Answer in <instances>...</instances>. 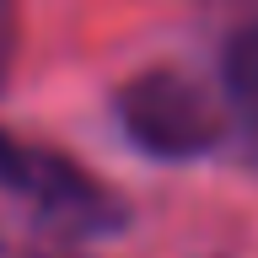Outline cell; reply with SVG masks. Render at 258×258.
Returning a JSON list of instances; mask_svg holds the SVG:
<instances>
[{"mask_svg": "<svg viewBox=\"0 0 258 258\" xmlns=\"http://www.w3.org/2000/svg\"><path fill=\"white\" fill-rule=\"evenodd\" d=\"M6 64H11V6L0 0V76H6Z\"/></svg>", "mask_w": 258, "mask_h": 258, "instance_id": "277c9868", "label": "cell"}, {"mask_svg": "<svg viewBox=\"0 0 258 258\" xmlns=\"http://www.w3.org/2000/svg\"><path fill=\"white\" fill-rule=\"evenodd\" d=\"M118 124L140 151L161 161L205 156L221 140V124L199 92L183 76H135L118 97Z\"/></svg>", "mask_w": 258, "mask_h": 258, "instance_id": "6da1fadb", "label": "cell"}, {"mask_svg": "<svg viewBox=\"0 0 258 258\" xmlns=\"http://www.w3.org/2000/svg\"><path fill=\"white\" fill-rule=\"evenodd\" d=\"M0 188L27 199L48 221L76 226V231H108V226H118V205L81 172L76 161L54 156V151H38V145H22L11 135H0Z\"/></svg>", "mask_w": 258, "mask_h": 258, "instance_id": "7a4b0ae2", "label": "cell"}, {"mask_svg": "<svg viewBox=\"0 0 258 258\" xmlns=\"http://www.w3.org/2000/svg\"><path fill=\"white\" fill-rule=\"evenodd\" d=\"M221 86H226L231 124L247 135V145L258 156V22L237 27L221 43Z\"/></svg>", "mask_w": 258, "mask_h": 258, "instance_id": "3957f363", "label": "cell"}]
</instances>
